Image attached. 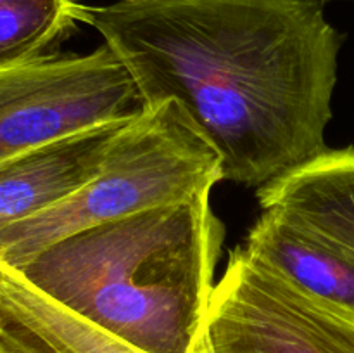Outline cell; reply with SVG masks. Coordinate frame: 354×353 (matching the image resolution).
I'll return each instance as SVG.
<instances>
[{"mask_svg":"<svg viewBox=\"0 0 354 353\" xmlns=\"http://www.w3.org/2000/svg\"><path fill=\"white\" fill-rule=\"evenodd\" d=\"M142 106L176 100L223 180L265 187L325 151L342 35L320 0H118L83 7Z\"/></svg>","mask_w":354,"mask_h":353,"instance_id":"6da1fadb","label":"cell"},{"mask_svg":"<svg viewBox=\"0 0 354 353\" xmlns=\"http://www.w3.org/2000/svg\"><path fill=\"white\" fill-rule=\"evenodd\" d=\"M209 197L83 228L6 269L138 352L192 353L225 241Z\"/></svg>","mask_w":354,"mask_h":353,"instance_id":"7a4b0ae2","label":"cell"},{"mask_svg":"<svg viewBox=\"0 0 354 353\" xmlns=\"http://www.w3.org/2000/svg\"><path fill=\"white\" fill-rule=\"evenodd\" d=\"M223 180L220 152L176 100L145 107L71 196L0 230V265L17 266L69 234L178 203Z\"/></svg>","mask_w":354,"mask_h":353,"instance_id":"3957f363","label":"cell"},{"mask_svg":"<svg viewBox=\"0 0 354 353\" xmlns=\"http://www.w3.org/2000/svg\"><path fill=\"white\" fill-rule=\"evenodd\" d=\"M192 353H354V315L239 246L214 284Z\"/></svg>","mask_w":354,"mask_h":353,"instance_id":"277c9868","label":"cell"},{"mask_svg":"<svg viewBox=\"0 0 354 353\" xmlns=\"http://www.w3.org/2000/svg\"><path fill=\"white\" fill-rule=\"evenodd\" d=\"M142 111L133 78L106 44L0 69V161Z\"/></svg>","mask_w":354,"mask_h":353,"instance_id":"5b68a950","label":"cell"},{"mask_svg":"<svg viewBox=\"0 0 354 353\" xmlns=\"http://www.w3.org/2000/svg\"><path fill=\"white\" fill-rule=\"evenodd\" d=\"M130 120L92 128L0 161V230L54 206L92 180Z\"/></svg>","mask_w":354,"mask_h":353,"instance_id":"8992f818","label":"cell"},{"mask_svg":"<svg viewBox=\"0 0 354 353\" xmlns=\"http://www.w3.org/2000/svg\"><path fill=\"white\" fill-rule=\"evenodd\" d=\"M258 201L263 211H273L354 253V145L328 149L259 187Z\"/></svg>","mask_w":354,"mask_h":353,"instance_id":"52a82bcc","label":"cell"},{"mask_svg":"<svg viewBox=\"0 0 354 353\" xmlns=\"http://www.w3.org/2000/svg\"><path fill=\"white\" fill-rule=\"evenodd\" d=\"M244 246L301 289L354 315L353 251L273 211H263Z\"/></svg>","mask_w":354,"mask_h":353,"instance_id":"ba28073f","label":"cell"},{"mask_svg":"<svg viewBox=\"0 0 354 353\" xmlns=\"http://www.w3.org/2000/svg\"><path fill=\"white\" fill-rule=\"evenodd\" d=\"M0 353H142L64 310L0 265Z\"/></svg>","mask_w":354,"mask_h":353,"instance_id":"9c48e42d","label":"cell"},{"mask_svg":"<svg viewBox=\"0 0 354 353\" xmlns=\"http://www.w3.org/2000/svg\"><path fill=\"white\" fill-rule=\"evenodd\" d=\"M75 0H0V69L37 59L83 21Z\"/></svg>","mask_w":354,"mask_h":353,"instance_id":"30bf717a","label":"cell"},{"mask_svg":"<svg viewBox=\"0 0 354 353\" xmlns=\"http://www.w3.org/2000/svg\"><path fill=\"white\" fill-rule=\"evenodd\" d=\"M320 2H324V0H320Z\"/></svg>","mask_w":354,"mask_h":353,"instance_id":"8fae6325","label":"cell"}]
</instances>
